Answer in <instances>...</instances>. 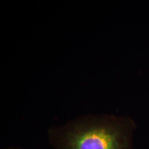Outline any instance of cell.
Segmentation results:
<instances>
[{"mask_svg":"<svg viewBox=\"0 0 149 149\" xmlns=\"http://www.w3.org/2000/svg\"><path fill=\"white\" fill-rule=\"evenodd\" d=\"M135 128L129 117L88 115L51 127L48 137L55 149H133Z\"/></svg>","mask_w":149,"mask_h":149,"instance_id":"1","label":"cell"},{"mask_svg":"<svg viewBox=\"0 0 149 149\" xmlns=\"http://www.w3.org/2000/svg\"><path fill=\"white\" fill-rule=\"evenodd\" d=\"M7 149H23V148H9Z\"/></svg>","mask_w":149,"mask_h":149,"instance_id":"2","label":"cell"}]
</instances>
